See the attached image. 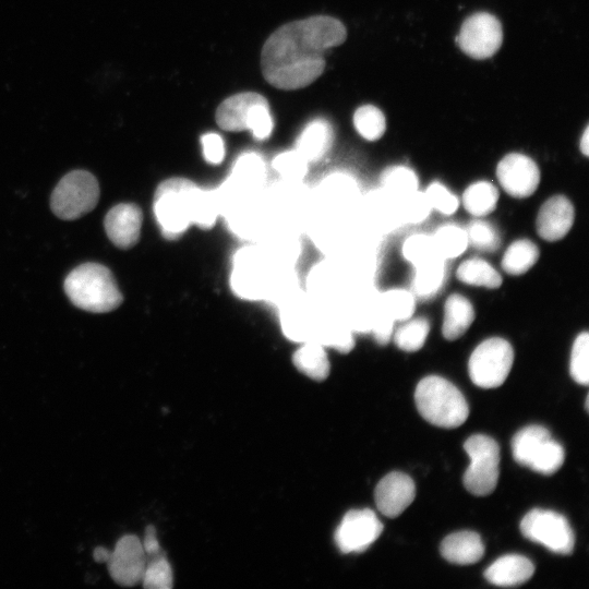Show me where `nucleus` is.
I'll list each match as a JSON object with an SVG mask.
<instances>
[{
  "label": "nucleus",
  "mask_w": 589,
  "mask_h": 589,
  "mask_svg": "<svg viewBox=\"0 0 589 589\" xmlns=\"http://www.w3.org/2000/svg\"><path fill=\"white\" fill-rule=\"evenodd\" d=\"M347 38L345 25L328 15H313L279 26L265 40L261 70L265 81L278 89L309 86L325 70V53Z\"/></svg>",
  "instance_id": "1"
},
{
  "label": "nucleus",
  "mask_w": 589,
  "mask_h": 589,
  "mask_svg": "<svg viewBox=\"0 0 589 589\" xmlns=\"http://www.w3.org/2000/svg\"><path fill=\"white\" fill-rule=\"evenodd\" d=\"M64 291L75 306L93 313L110 312L123 300L111 272L98 263H85L71 271Z\"/></svg>",
  "instance_id": "2"
},
{
  "label": "nucleus",
  "mask_w": 589,
  "mask_h": 589,
  "mask_svg": "<svg viewBox=\"0 0 589 589\" xmlns=\"http://www.w3.org/2000/svg\"><path fill=\"white\" fill-rule=\"evenodd\" d=\"M414 401L421 417L440 428H458L469 416V407L461 392L437 375L423 377L418 383Z\"/></svg>",
  "instance_id": "3"
},
{
  "label": "nucleus",
  "mask_w": 589,
  "mask_h": 589,
  "mask_svg": "<svg viewBox=\"0 0 589 589\" xmlns=\"http://www.w3.org/2000/svg\"><path fill=\"white\" fill-rule=\"evenodd\" d=\"M231 265L232 292L243 300L265 301L276 265L264 251L256 243L244 245L235 252Z\"/></svg>",
  "instance_id": "4"
},
{
  "label": "nucleus",
  "mask_w": 589,
  "mask_h": 589,
  "mask_svg": "<svg viewBox=\"0 0 589 589\" xmlns=\"http://www.w3.org/2000/svg\"><path fill=\"white\" fill-rule=\"evenodd\" d=\"M264 199L272 221L305 230L316 208L313 194L302 181L281 180L264 189Z\"/></svg>",
  "instance_id": "5"
},
{
  "label": "nucleus",
  "mask_w": 589,
  "mask_h": 589,
  "mask_svg": "<svg viewBox=\"0 0 589 589\" xmlns=\"http://www.w3.org/2000/svg\"><path fill=\"white\" fill-rule=\"evenodd\" d=\"M192 181L170 178L156 189L153 212L164 238L175 240L192 225L189 211V190Z\"/></svg>",
  "instance_id": "6"
},
{
  "label": "nucleus",
  "mask_w": 589,
  "mask_h": 589,
  "mask_svg": "<svg viewBox=\"0 0 589 589\" xmlns=\"http://www.w3.org/2000/svg\"><path fill=\"white\" fill-rule=\"evenodd\" d=\"M464 449L470 465L464 473V485L476 496H486L495 490L500 476V446L488 435L474 434L466 440Z\"/></svg>",
  "instance_id": "7"
},
{
  "label": "nucleus",
  "mask_w": 589,
  "mask_h": 589,
  "mask_svg": "<svg viewBox=\"0 0 589 589\" xmlns=\"http://www.w3.org/2000/svg\"><path fill=\"white\" fill-rule=\"evenodd\" d=\"M98 200L99 185L96 178L88 171L73 170L56 185L50 207L57 217L73 220L94 209Z\"/></svg>",
  "instance_id": "8"
},
{
  "label": "nucleus",
  "mask_w": 589,
  "mask_h": 589,
  "mask_svg": "<svg viewBox=\"0 0 589 589\" xmlns=\"http://www.w3.org/2000/svg\"><path fill=\"white\" fill-rule=\"evenodd\" d=\"M513 362L512 345L504 338L491 337L472 351L468 362L469 376L481 388H496L507 378Z\"/></svg>",
  "instance_id": "9"
},
{
  "label": "nucleus",
  "mask_w": 589,
  "mask_h": 589,
  "mask_svg": "<svg viewBox=\"0 0 589 589\" xmlns=\"http://www.w3.org/2000/svg\"><path fill=\"white\" fill-rule=\"evenodd\" d=\"M522 536L540 543L551 552L568 555L575 545V534L568 520L561 514L548 509H532L520 521Z\"/></svg>",
  "instance_id": "10"
},
{
  "label": "nucleus",
  "mask_w": 589,
  "mask_h": 589,
  "mask_svg": "<svg viewBox=\"0 0 589 589\" xmlns=\"http://www.w3.org/2000/svg\"><path fill=\"white\" fill-rule=\"evenodd\" d=\"M456 41L470 58L488 59L496 53L503 43L501 22L488 12L473 13L462 23Z\"/></svg>",
  "instance_id": "11"
},
{
  "label": "nucleus",
  "mask_w": 589,
  "mask_h": 589,
  "mask_svg": "<svg viewBox=\"0 0 589 589\" xmlns=\"http://www.w3.org/2000/svg\"><path fill=\"white\" fill-rule=\"evenodd\" d=\"M230 232L240 239L257 242L273 223L264 199V191L245 196L229 205L223 213Z\"/></svg>",
  "instance_id": "12"
},
{
  "label": "nucleus",
  "mask_w": 589,
  "mask_h": 589,
  "mask_svg": "<svg viewBox=\"0 0 589 589\" xmlns=\"http://www.w3.org/2000/svg\"><path fill=\"white\" fill-rule=\"evenodd\" d=\"M383 524L369 508L351 509L335 531V542L341 553H360L378 539Z\"/></svg>",
  "instance_id": "13"
},
{
  "label": "nucleus",
  "mask_w": 589,
  "mask_h": 589,
  "mask_svg": "<svg viewBox=\"0 0 589 589\" xmlns=\"http://www.w3.org/2000/svg\"><path fill=\"white\" fill-rule=\"evenodd\" d=\"M496 177L510 196L525 199L532 195L540 183V170L533 159L521 153H509L496 167Z\"/></svg>",
  "instance_id": "14"
},
{
  "label": "nucleus",
  "mask_w": 589,
  "mask_h": 589,
  "mask_svg": "<svg viewBox=\"0 0 589 589\" xmlns=\"http://www.w3.org/2000/svg\"><path fill=\"white\" fill-rule=\"evenodd\" d=\"M111 578L121 586H134L142 581L146 554L142 541L134 534L121 537L107 561Z\"/></svg>",
  "instance_id": "15"
},
{
  "label": "nucleus",
  "mask_w": 589,
  "mask_h": 589,
  "mask_svg": "<svg viewBox=\"0 0 589 589\" xmlns=\"http://www.w3.org/2000/svg\"><path fill=\"white\" fill-rule=\"evenodd\" d=\"M277 309L280 327L286 338L299 344L313 341L318 305L309 298L304 290Z\"/></svg>",
  "instance_id": "16"
},
{
  "label": "nucleus",
  "mask_w": 589,
  "mask_h": 589,
  "mask_svg": "<svg viewBox=\"0 0 589 589\" xmlns=\"http://www.w3.org/2000/svg\"><path fill=\"white\" fill-rule=\"evenodd\" d=\"M316 211L338 216L354 204L358 184L346 172H333L326 176L312 192Z\"/></svg>",
  "instance_id": "17"
},
{
  "label": "nucleus",
  "mask_w": 589,
  "mask_h": 589,
  "mask_svg": "<svg viewBox=\"0 0 589 589\" xmlns=\"http://www.w3.org/2000/svg\"><path fill=\"white\" fill-rule=\"evenodd\" d=\"M416 497L413 480L406 473L393 471L380 480L374 490L375 505L380 513L396 518Z\"/></svg>",
  "instance_id": "18"
},
{
  "label": "nucleus",
  "mask_w": 589,
  "mask_h": 589,
  "mask_svg": "<svg viewBox=\"0 0 589 589\" xmlns=\"http://www.w3.org/2000/svg\"><path fill=\"white\" fill-rule=\"evenodd\" d=\"M301 232L276 223H272L255 242L274 265L294 267L302 251Z\"/></svg>",
  "instance_id": "19"
},
{
  "label": "nucleus",
  "mask_w": 589,
  "mask_h": 589,
  "mask_svg": "<svg viewBox=\"0 0 589 589\" xmlns=\"http://www.w3.org/2000/svg\"><path fill=\"white\" fill-rule=\"evenodd\" d=\"M267 167L264 158L255 152L237 157L224 183L238 196L256 195L264 191Z\"/></svg>",
  "instance_id": "20"
},
{
  "label": "nucleus",
  "mask_w": 589,
  "mask_h": 589,
  "mask_svg": "<svg viewBox=\"0 0 589 589\" xmlns=\"http://www.w3.org/2000/svg\"><path fill=\"white\" fill-rule=\"evenodd\" d=\"M143 223L141 208L133 203L113 206L106 215L104 226L109 240L120 249H130L140 239Z\"/></svg>",
  "instance_id": "21"
},
{
  "label": "nucleus",
  "mask_w": 589,
  "mask_h": 589,
  "mask_svg": "<svg viewBox=\"0 0 589 589\" xmlns=\"http://www.w3.org/2000/svg\"><path fill=\"white\" fill-rule=\"evenodd\" d=\"M575 208L564 195H554L539 209L536 229L540 238L554 242L564 238L573 227Z\"/></svg>",
  "instance_id": "22"
},
{
  "label": "nucleus",
  "mask_w": 589,
  "mask_h": 589,
  "mask_svg": "<svg viewBox=\"0 0 589 589\" xmlns=\"http://www.w3.org/2000/svg\"><path fill=\"white\" fill-rule=\"evenodd\" d=\"M313 341L341 353H348L354 347L352 332L338 315L336 306H318Z\"/></svg>",
  "instance_id": "23"
},
{
  "label": "nucleus",
  "mask_w": 589,
  "mask_h": 589,
  "mask_svg": "<svg viewBox=\"0 0 589 589\" xmlns=\"http://www.w3.org/2000/svg\"><path fill=\"white\" fill-rule=\"evenodd\" d=\"M340 279L336 267L328 261L312 265L305 281L304 292L318 306H336Z\"/></svg>",
  "instance_id": "24"
},
{
  "label": "nucleus",
  "mask_w": 589,
  "mask_h": 589,
  "mask_svg": "<svg viewBox=\"0 0 589 589\" xmlns=\"http://www.w3.org/2000/svg\"><path fill=\"white\" fill-rule=\"evenodd\" d=\"M267 99L255 92L235 94L220 103L215 112L218 127L228 132L248 130V119L253 106Z\"/></svg>",
  "instance_id": "25"
},
{
  "label": "nucleus",
  "mask_w": 589,
  "mask_h": 589,
  "mask_svg": "<svg viewBox=\"0 0 589 589\" xmlns=\"http://www.w3.org/2000/svg\"><path fill=\"white\" fill-rule=\"evenodd\" d=\"M534 573L530 560L518 554L500 557L484 572L485 579L498 587H516L527 582Z\"/></svg>",
  "instance_id": "26"
},
{
  "label": "nucleus",
  "mask_w": 589,
  "mask_h": 589,
  "mask_svg": "<svg viewBox=\"0 0 589 589\" xmlns=\"http://www.w3.org/2000/svg\"><path fill=\"white\" fill-rule=\"evenodd\" d=\"M334 129L332 124L322 118L309 122L299 134L294 149H297L310 163L322 159L334 143Z\"/></svg>",
  "instance_id": "27"
},
{
  "label": "nucleus",
  "mask_w": 589,
  "mask_h": 589,
  "mask_svg": "<svg viewBox=\"0 0 589 589\" xmlns=\"http://www.w3.org/2000/svg\"><path fill=\"white\" fill-rule=\"evenodd\" d=\"M442 556L449 563L471 565L484 555V544L474 531H459L448 534L441 543Z\"/></svg>",
  "instance_id": "28"
},
{
  "label": "nucleus",
  "mask_w": 589,
  "mask_h": 589,
  "mask_svg": "<svg viewBox=\"0 0 589 589\" xmlns=\"http://www.w3.org/2000/svg\"><path fill=\"white\" fill-rule=\"evenodd\" d=\"M474 321L472 303L459 293H452L444 304L442 333L445 339L460 338Z\"/></svg>",
  "instance_id": "29"
},
{
  "label": "nucleus",
  "mask_w": 589,
  "mask_h": 589,
  "mask_svg": "<svg viewBox=\"0 0 589 589\" xmlns=\"http://www.w3.org/2000/svg\"><path fill=\"white\" fill-rule=\"evenodd\" d=\"M446 277L445 260L441 256L414 266L412 293L420 299L433 298L443 287Z\"/></svg>",
  "instance_id": "30"
},
{
  "label": "nucleus",
  "mask_w": 589,
  "mask_h": 589,
  "mask_svg": "<svg viewBox=\"0 0 589 589\" xmlns=\"http://www.w3.org/2000/svg\"><path fill=\"white\" fill-rule=\"evenodd\" d=\"M191 224L201 229H211L220 216V208L214 190H204L194 182L189 190Z\"/></svg>",
  "instance_id": "31"
},
{
  "label": "nucleus",
  "mask_w": 589,
  "mask_h": 589,
  "mask_svg": "<svg viewBox=\"0 0 589 589\" xmlns=\"http://www.w3.org/2000/svg\"><path fill=\"white\" fill-rule=\"evenodd\" d=\"M293 365L314 381H324L330 370L325 347L315 341H305L293 352Z\"/></svg>",
  "instance_id": "32"
},
{
  "label": "nucleus",
  "mask_w": 589,
  "mask_h": 589,
  "mask_svg": "<svg viewBox=\"0 0 589 589\" xmlns=\"http://www.w3.org/2000/svg\"><path fill=\"white\" fill-rule=\"evenodd\" d=\"M549 438H551V433L544 426L537 424L525 426L512 440L514 459L519 465L529 467L539 449Z\"/></svg>",
  "instance_id": "33"
},
{
  "label": "nucleus",
  "mask_w": 589,
  "mask_h": 589,
  "mask_svg": "<svg viewBox=\"0 0 589 589\" xmlns=\"http://www.w3.org/2000/svg\"><path fill=\"white\" fill-rule=\"evenodd\" d=\"M538 245L529 239H517L503 254L501 266L503 271L513 276L527 273L539 260Z\"/></svg>",
  "instance_id": "34"
},
{
  "label": "nucleus",
  "mask_w": 589,
  "mask_h": 589,
  "mask_svg": "<svg viewBox=\"0 0 589 589\" xmlns=\"http://www.w3.org/2000/svg\"><path fill=\"white\" fill-rule=\"evenodd\" d=\"M456 277L466 285L488 289L498 288L503 281L501 274L489 262L479 257H471L460 263Z\"/></svg>",
  "instance_id": "35"
},
{
  "label": "nucleus",
  "mask_w": 589,
  "mask_h": 589,
  "mask_svg": "<svg viewBox=\"0 0 589 589\" xmlns=\"http://www.w3.org/2000/svg\"><path fill=\"white\" fill-rule=\"evenodd\" d=\"M497 201L498 191L489 181H477L462 193L465 209L476 217H483L492 213L496 208Z\"/></svg>",
  "instance_id": "36"
},
{
  "label": "nucleus",
  "mask_w": 589,
  "mask_h": 589,
  "mask_svg": "<svg viewBox=\"0 0 589 589\" xmlns=\"http://www.w3.org/2000/svg\"><path fill=\"white\" fill-rule=\"evenodd\" d=\"M432 239L437 253L444 260L460 256L469 245L466 229L456 225L441 226Z\"/></svg>",
  "instance_id": "37"
},
{
  "label": "nucleus",
  "mask_w": 589,
  "mask_h": 589,
  "mask_svg": "<svg viewBox=\"0 0 589 589\" xmlns=\"http://www.w3.org/2000/svg\"><path fill=\"white\" fill-rule=\"evenodd\" d=\"M382 188L394 195L407 196L419 187V178L414 170L407 166L397 165L386 168L380 177Z\"/></svg>",
  "instance_id": "38"
},
{
  "label": "nucleus",
  "mask_w": 589,
  "mask_h": 589,
  "mask_svg": "<svg viewBox=\"0 0 589 589\" xmlns=\"http://www.w3.org/2000/svg\"><path fill=\"white\" fill-rule=\"evenodd\" d=\"M394 333V342L396 347L406 352L420 350L430 332V323L425 317H414L405 321Z\"/></svg>",
  "instance_id": "39"
},
{
  "label": "nucleus",
  "mask_w": 589,
  "mask_h": 589,
  "mask_svg": "<svg viewBox=\"0 0 589 589\" xmlns=\"http://www.w3.org/2000/svg\"><path fill=\"white\" fill-rule=\"evenodd\" d=\"M353 125L360 136L373 142L383 136L386 120L381 109L373 105H363L354 111Z\"/></svg>",
  "instance_id": "40"
},
{
  "label": "nucleus",
  "mask_w": 589,
  "mask_h": 589,
  "mask_svg": "<svg viewBox=\"0 0 589 589\" xmlns=\"http://www.w3.org/2000/svg\"><path fill=\"white\" fill-rule=\"evenodd\" d=\"M382 313L394 321H407L416 310V297L412 292L396 288L381 296Z\"/></svg>",
  "instance_id": "41"
},
{
  "label": "nucleus",
  "mask_w": 589,
  "mask_h": 589,
  "mask_svg": "<svg viewBox=\"0 0 589 589\" xmlns=\"http://www.w3.org/2000/svg\"><path fill=\"white\" fill-rule=\"evenodd\" d=\"M272 167L284 180L302 181L309 163L297 149H290L277 154L272 160Z\"/></svg>",
  "instance_id": "42"
},
{
  "label": "nucleus",
  "mask_w": 589,
  "mask_h": 589,
  "mask_svg": "<svg viewBox=\"0 0 589 589\" xmlns=\"http://www.w3.org/2000/svg\"><path fill=\"white\" fill-rule=\"evenodd\" d=\"M564 459L563 446L551 437L542 445L528 468L541 474L550 476L562 467Z\"/></svg>",
  "instance_id": "43"
},
{
  "label": "nucleus",
  "mask_w": 589,
  "mask_h": 589,
  "mask_svg": "<svg viewBox=\"0 0 589 589\" xmlns=\"http://www.w3.org/2000/svg\"><path fill=\"white\" fill-rule=\"evenodd\" d=\"M570 375L581 385L589 383V334L582 332L575 338L569 362Z\"/></svg>",
  "instance_id": "44"
},
{
  "label": "nucleus",
  "mask_w": 589,
  "mask_h": 589,
  "mask_svg": "<svg viewBox=\"0 0 589 589\" xmlns=\"http://www.w3.org/2000/svg\"><path fill=\"white\" fill-rule=\"evenodd\" d=\"M172 570L165 555L160 553L146 563L142 584L147 589H170L172 587Z\"/></svg>",
  "instance_id": "45"
},
{
  "label": "nucleus",
  "mask_w": 589,
  "mask_h": 589,
  "mask_svg": "<svg viewBox=\"0 0 589 589\" xmlns=\"http://www.w3.org/2000/svg\"><path fill=\"white\" fill-rule=\"evenodd\" d=\"M468 243L477 250L493 252L501 244V238L495 227L484 220H473L466 229Z\"/></svg>",
  "instance_id": "46"
},
{
  "label": "nucleus",
  "mask_w": 589,
  "mask_h": 589,
  "mask_svg": "<svg viewBox=\"0 0 589 589\" xmlns=\"http://www.w3.org/2000/svg\"><path fill=\"white\" fill-rule=\"evenodd\" d=\"M402 255L413 266L440 256L432 237L422 233L412 235L405 240Z\"/></svg>",
  "instance_id": "47"
},
{
  "label": "nucleus",
  "mask_w": 589,
  "mask_h": 589,
  "mask_svg": "<svg viewBox=\"0 0 589 589\" xmlns=\"http://www.w3.org/2000/svg\"><path fill=\"white\" fill-rule=\"evenodd\" d=\"M424 195L431 208H434L444 215L454 214L459 206L458 197L438 181L429 184Z\"/></svg>",
  "instance_id": "48"
},
{
  "label": "nucleus",
  "mask_w": 589,
  "mask_h": 589,
  "mask_svg": "<svg viewBox=\"0 0 589 589\" xmlns=\"http://www.w3.org/2000/svg\"><path fill=\"white\" fill-rule=\"evenodd\" d=\"M274 121L269 111L268 101L260 103L253 106L248 119V130L257 141H264L273 132Z\"/></svg>",
  "instance_id": "49"
},
{
  "label": "nucleus",
  "mask_w": 589,
  "mask_h": 589,
  "mask_svg": "<svg viewBox=\"0 0 589 589\" xmlns=\"http://www.w3.org/2000/svg\"><path fill=\"white\" fill-rule=\"evenodd\" d=\"M201 145L205 160L212 165H219L226 155L223 137L214 132L201 136Z\"/></svg>",
  "instance_id": "50"
},
{
  "label": "nucleus",
  "mask_w": 589,
  "mask_h": 589,
  "mask_svg": "<svg viewBox=\"0 0 589 589\" xmlns=\"http://www.w3.org/2000/svg\"><path fill=\"white\" fill-rule=\"evenodd\" d=\"M406 199V214L408 215L409 220L418 223L428 216L431 206L429 205L424 193L422 194L416 191L414 193L407 195Z\"/></svg>",
  "instance_id": "51"
},
{
  "label": "nucleus",
  "mask_w": 589,
  "mask_h": 589,
  "mask_svg": "<svg viewBox=\"0 0 589 589\" xmlns=\"http://www.w3.org/2000/svg\"><path fill=\"white\" fill-rule=\"evenodd\" d=\"M393 322L390 317L382 313L380 320L374 323L372 333L377 344L386 345L393 335Z\"/></svg>",
  "instance_id": "52"
},
{
  "label": "nucleus",
  "mask_w": 589,
  "mask_h": 589,
  "mask_svg": "<svg viewBox=\"0 0 589 589\" xmlns=\"http://www.w3.org/2000/svg\"><path fill=\"white\" fill-rule=\"evenodd\" d=\"M142 545L145 554L148 556H154L160 553V545L157 540L156 530L153 526H148L146 528Z\"/></svg>",
  "instance_id": "53"
},
{
  "label": "nucleus",
  "mask_w": 589,
  "mask_h": 589,
  "mask_svg": "<svg viewBox=\"0 0 589 589\" xmlns=\"http://www.w3.org/2000/svg\"><path fill=\"white\" fill-rule=\"evenodd\" d=\"M110 551L105 546H97L93 553L94 560L99 563H107Z\"/></svg>",
  "instance_id": "54"
},
{
  "label": "nucleus",
  "mask_w": 589,
  "mask_h": 589,
  "mask_svg": "<svg viewBox=\"0 0 589 589\" xmlns=\"http://www.w3.org/2000/svg\"><path fill=\"white\" fill-rule=\"evenodd\" d=\"M579 148L585 156L589 155V128L588 125L585 128L584 133L580 137Z\"/></svg>",
  "instance_id": "55"
},
{
  "label": "nucleus",
  "mask_w": 589,
  "mask_h": 589,
  "mask_svg": "<svg viewBox=\"0 0 589 589\" xmlns=\"http://www.w3.org/2000/svg\"><path fill=\"white\" fill-rule=\"evenodd\" d=\"M588 400H589V395L587 396L586 398V410L588 411Z\"/></svg>",
  "instance_id": "56"
}]
</instances>
